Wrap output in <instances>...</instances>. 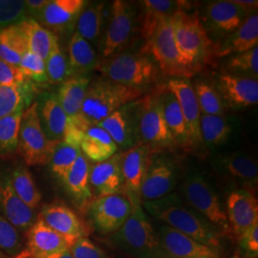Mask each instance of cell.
I'll return each mask as SVG.
<instances>
[{"instance_id":"cell-1","label":"cell","mask_w":258,"mask_h":258,"mask_svg":"<svg viewBox=\"0 0 258 258\" xmlns=\"http://www.w3.org/2000/svg\"><path fill=\"white\" fill-rule=\"evenodd\" d=\"M143 209L157 220L208 247L221 250L222 233L203 215L184 205L177 194L154 201L141 203Z\"/></svg>"},{"instance_id":"cell-2","label":"cell","mask_w":258,"mask_h":258,"mask_svg":"<svg viewBox=\"0 0 258 258\" xmlns=\"http://www.w3.org/2000/svg\"><path fill=\"white\" fill-rule=\"evenodd\" d=\"M176 45L184 64L194 75L213 57V47L197 13L178 11L171 17Z\"/></svg>"},{"instance_id":"cell-3","label":"cell","mask_w":258,"mask_h":258,"mask_svg":"<svg viewBox=\"0 0 258 258\" xmlns=\"http://www.w3.org/2000/svg\"><path fill=\"white\" fill-rule=\"evenodd\" d=\"M109 242L123 254L135 258H166L161 242L141 204L120 229L109 235Z\"/></svg>"},{"instance_id":"cell-4","label":"cell","mask_w":258,"mask_h":258,"mask_svg":"<svg viewBox=\"0 0 258 258\" xmlns=\"http://www.w3.org/2000/svg\"><path fill=\"white\" fill-rule=\"evenodd\" d=\"M147 89H140L99 80L90 83L83 101L81 118L87 124L96 125L129 102L141 99Z\"/></svg>"},{"instance_id":"cell-5","label":"cell","mask_w":258,"mask_h":258,"mask_svg":"<svg viewBox=\"0 0 258 258\" xmlns=\"http://www.w3.org/2000/svg\"><path fill=\"white\" fill-rule=\"evenodd\" d=\"M97 67L111 82L140 89H147L155 83L160 70L152 56L143 49L119 52L104 58Z\"/></svg>"},{"instance_id":"cell-6","label":"cell","mask_w":258,"mask_h":258,"mask_svg":"<svg viewBox=\"0 0 258 258\" xmlns=\"http://www.w3.org/2000/svg\"><path fill=\"white\" fill-rule=\"evenodd\" d=\"M181 190L188 206L203 215L222 234L231 232L221 199L206 176L196 170L189 171L184 177Z\"/></svg>"},{"instance_id":"cell-7","label":"cell","mask_w":258,"mask_h":258,"mask_svg":"<svg viewBox=\"0 0 258 258\" xmlns=\"http://www.w3.org/2000/svg\"><path fill=\"white\" fill-rule=\"evenodd\" d=\"M161 87L144 95L137 101V138L138 145L148 146L153 150L175 147L166 127L161 104Z\"/></svg>"},{"instance_id":"cell-8","label":"cell","mask_w":258,"mask_h":258,"mask_svg":"<svg viewBox=\"0 0 258 258\" xmlns=\"http://www.w3.org/2000/svg\"><path fill=\"white\" fill-rule=\"evenodd\" d=\"M60 142L47 138L38 117L37 102L32 103L23 112L19 134V148L28 166L49 164L56 146Z\"/></svg>"},{"instance_id":"cell-9","label":"cell","mask_w":258,"mask_h":258,"mask_svg":"<svg viewBox=\"0 0 258 258\" xmlns=\"http://www.w3.org/2000/svg\"><path fill=\"white\" fill-rule=\"evenodd\" d=\"M143 50L152 56L164 75L173 79H187L192 76L177 49L171 17L160 21L153 36Z\"/></svg>"},{"instance_id":"cell-10","label":"cell","mask_w":258,"mask_h":258,"mask_svg":"<svg viewBox=\"0 0 258 258\" xmlns=\"http://www.w3.org/2000/svg\"><path fill=\"white\" fill-rule=\"evenodd\" d=\"M178 177V165L168 153L154 150L140 189L141 203L154 201L172 194Z\"/></svg>"},{"instance_id":"cell-11","label":"cell","mask_w":258,"mask_h":258,"mask_svg":"<svg viewBox=\"0 0 258 258\" xmlns=\"http://www.w3.org/2000/svg\"><path fill=\"white\" fill-rule=\"evenodd\" d=\"M132 211L133 204L124 194L99 197L88 205L90 221L102 235H110L118 231Z\"/></svg>"},{"instance_id":"cell-12","label":"cell","mask_w":258,"mask_h":258,"mask_svg":"<svg viewBox=\"0 0 258 258\" xmlns=\"http://www.w3.org/2000/svg\"><path fill=\"white\" fill-rule=\"evenodd\" d=\"M137 22V11L127 1L116 0L112 4L110 21L102 46L104 58L121 52L128 43Z\"/></svg>"},{"instance_id":"cell-13","label":"cell","mask_w":258,"mask_h":258,"mask_svg":"<svg viewBox=\"0 0 258 258\" xmlns=\"http://www.w3.org/2000/svg\"><path fill=\"white\" fill-rule=\"evenodd\" d=\"M249 15L234 0L212 1L205 6L203 26L208 35L224 38L240 27Z\"/></svg>"},{"instance_id":"cell-14","label":"cell","mask_w":258,"mask_h":258,"mask_svg":"<svg viewBox=\"0 0 258 258\" xmlns=\"http://www.w3.org/2000/svg\"><path fill=\"white\" fill-rule=\"evenodd\" d=\"M215 171L235 184L254 194L257 187L258 167L252 157L244 151H236L217 157L212 164Z\"/></svg>"},{"instance_id":"cell-15","label":"cell","mask_w":258,"mask_h":258,"mask_svg":"<svg viewBox=\"0 0 258 258\" xmlns=\"http://www.w3.org/2000/svg\"><path fill=\"white\" fill-rule=\"evenodd\" d=\"M225 210L230 231L237 238L258 224L257 199L248 189H233L228 196Z\"/></svg>"},{"instance_id":"cell-16","label":"cell","mask_w":258,"mask_h":258,"mask_svg":"<svg viewBox=\"0 0 258 258\" xmlns=\"http://www.w3.org/2000/svg\"><path fill=\"white\" fill-rule=\"evenodd\" d=\"M215 87L223 103L231 108L241 109L257 104L258 81L255 79L222 73Z\"/></svg>"},{"instance_id":"cell-17","label":"cell","mask_w":258,"mask_h":258,"mask_svg":"<svg viewBox=\"0 0 258 258\" xmlns=\"http://www.w3.org/2000/svg\"><path fill=\"white\" fill-rule=\"evenodd\" d=\"M157 234L166 258H221L219 249L201 244L165 224L160 226Z\"/></svg>"},{"instance_id":"cell-18","label":"cell","mask_w":258,"mask_h":258,"mask_svg":"<svg viewBox=\"0 0 258 258\" xmlns=\"http://www.w3.org/2000/svg\"><path fill=\"white\" fill-rule=\"evenodd\" d=\"M137 101L125 104L96 124L109 134L118 148L125 151L138 145Z\"/></svg>"},{"instance_id":"cell-19","label":"cell","mask_w":258,"mask_h":258,"mask_svg":"<svg viewBox=\"0 0 258 258\" xmlns=\"http://www.w3.org/2000/svg\"><path fill=\"white\" fill-rule=\"evenodd\" d=\"M153 151L148 146L137 145L121 152L120 166L124 183V194L132 204H141V184Z\"/></svg>"},{"instance_id":"cell-20","label":"cell","mask_w":258,"mask_h":258,"mask_svg":"<svg viewBox=\"0 0 258 258\" xmlns=\"http://www.w3.org/2000/svg\"><path fill=\"white\" fill-rule=\"evenodd\" d=\"M166 87L175 95L184 115L187 130L189 148L198 147L202 144L200 119L201 111L194 90V85L188 79H171Z\"/></svg>"},{"instance_id":"cell-21","label":"cell","mask_w":258,"mask_h":258,"mask_svg":"<svg viewBox=\"0 0 258 258\" xmlns=\"http://www.w3.org/2000/svg\"><path fill=\"white\" fill-rule=\"evenodd\" d=\"M84 0H48L37 22L53 34L71 31L86 6Z\"/></svg>"},{"instance_id":"cell-22","label":"cell","mask_w":258,"mask_h":258,"mask_svg":"<svg viewBox=\"0 0 258 258\" xmlns=\"http://www.w3.org/2000/svg\"><path fill=\"white\" fill-rule=\"evenodd\" d=\"M121 152L102 163L91 166L89 184L92 194L97 198L112 194H124V183L121 173Z\"/></svg>"},{"instance_id":"cell-23","label":"cell","mask_w":258,"mask_h":258,"mask_svg":"<svg viewBox=\"0 0 258 258\" xmlns=\"http://www.w3.org/2000/svg\"><path fill=\"white\" fill-rule=\"evenodd\" d=\"M40 218L67 239L74 243L76 240L87 237V227L78 214L64 204L54 203L44 206Z\"/></svg>"},{"instance_id":"cell-24","label":"cell","mask_w":258,"mask_h":258,"mask_svg":"<svg viewBox=\"0 0 258 258\" xmlns=\"http://www.w3.org/2000/svg\"><path fill=\"white\" fill-rule=\"evenodd\" d=\"M73 243L50 228L40 217L31 226L27 232L29 254L34 258L48 255L69 249Z\"/></svg>"},{"instance_id":"cell-25","label":"cell","mask_w":258,"mask_h":258,"mask_svg":"<svg viewBox=\"0 0 258 258\" xmlns=\"http://www.w3.org/2000/svg\"><path fill=\"white\" fill-rule=\"evenodd\" d=\"M0 213L19 230H29L36 221L34 210L21 201L6 174H0Z\"/></svg>"},{"instance_id":"cell-26","label":"cell","mask_w":258,"mask_h":258,"mask_svg":"<svg viewBox=\"0 0 258 258\" xmlns=\"http://www.w3.org/2000/svg\"><path fill=\"white\" fill-rule=\"evenodd\" d=\"M258 45L257 12L249 14L233 33L214 44L213 57H225L247 52Z\"/></svg>"},{"instance_id":"cell-27","label":"cell","mask_w":258,"mask_h":258,"mask_svg":"<svg viewBox=\"0 0 258 258\" xmlns=\"http://www.w3.org/2000/svg\"><path fill=\"white\" fill-rule=\"evenodd\" d=\"M78 145L83 156L97 163L108 160L119 150L104 129L87 123L81 127Z\"/></svg>"},{"instance_id":"cell-28","label":"cell","mask_w":258,"mask_h":258,"mask_svg":"<svg viewBox=\"0 0 258 258\" xmlns=\"http://www.w3.org/2000/svg\"><path fill=\"white\" fill-rule=\"evenodd\" d=\"M140 4L142 12L137 20L140 23V33L145 39V44L153 36L162 19L172 17L178 11H186V6H188L184 1L173 0H144Z\"/></svg>"},{"instance_id":"cell-29","label":"cell","mask_w":258,"mask_h":258,"mask_svg":"<svg viewBox=\"0 0 258 258\" xmlns=\"http://www.w3.org/2000/svg\"><path fill=\"white\" fill-rule=\"evenodd\" d=\"M90 168L87 159L81 152L73 166L61 179L65 189L81 208L89 205L92 201L93 194L89 184Z\"/></svg>"},{"instance_id":"cell-30","label":"cell","mask_w":258,"mask_h":258,"mask_svg":"<svg viewBox=\"0 0 258 258\" xmlns=\"http://www.w3.org/2000/svg\"><path fill=\"white\" fill-rule=\"evenodd\" d=\"M38 106V117L47 138L53 142L63 141L68 117L55 94L46 95Z\"/></svg>"},{"instance_id":"cell-31","label":"cell","mask_w":258,"mask_h":258,"mask_svg":"<svg viewBox=\"0 0 258 258\" xmlns=\"http://www.w3.org/2000/svg\"><path fill=\"white\" fill-rule=\"evenodd\" d=\"M161 104L166 127L173 138L175 146L189 148L183 112L175 95L166 87V85L161 87Z\"/></svg>"},{"instance_id":"cell-32","label":"cell","mask_w":258,"mask_h":258,"mask_svg":"<svg viewBox=\"0 0 258 258\" xmlns=\"http://www.w3.org/2000/svg\"><path fill=\"white\" fill-rule=\"evenodd\" d=\"M89 84L90 79L85 76H75L61 83L56 98L69 120L81 119V110Z\"/></svg>"},{"instance_id":"cell-33","label":"cell","mask_w":258,"mask_h":258,"mask_svg":"<svg viewBox=\"0 0 258 258\" xmlns=\"http://www.w3.org/2000/svg\"><path fill=\"white\" fill-rule=\"evenodd\" d=\"M18 24L25 38L28 51L45 60L52 49L58 43L57 37L32 18H26Z\"/></svg>"},{"instance_id":"cell-34","label":"cell","mask_w":258,"mask_h":258,"mask_svg":"<svg viewBox=\"0 0 258 258\" xmlns=\"http://www.w3.org/2000/svg\"><path fill=\"white\" fill-rule=\"evenodd\" d=\"M35 86L30 81L0 86V119L18 111L26 110L32 104Z\"/></svg>"},{"instance_id":"cell-35","label":"cell","mask_w":258,"mask_h":258,"mask_svg":"<svg viewBox=\"0 0 258 258\" xmlns=\"http://www.w3.org/2000/svg\"><path fill=\"white\" fill-rule=\"evenodd\" d=\"M68 62L73 76H83L99 64V60L90 42L76 31L68 45Z\"/></svg>"},{"instance_id":"cell-36","label":"cell","mask_w":258,"mask_h":258,"mask_svg":"<svg viewBox=\"0 0 258 258\" xmlns=\"http://www.w3.org/2000/svg\"><path fill=\"white\" fill-rule=\"evenodd\" d=\"M27 45L19 24L0 29V58L19 67L27 52Z\"/></svg>"},{"instance_id":"cell-37","label":"cell","mask_w":258,"mask_h":258,"mask_svg":"<svg viewBox=\"0 0 258 258\" xmlns=\"http://www.w3.org/2000/svg\"><path fill=\"white\" fill-rule=\"evenodd\" d=\"M200 130L202 143L214 148L227 142L231 136V125L224 116L201 114Z\"/></svg>"},{"instance_id":"cell-38","label":"cell","mask_w":258,"mask_h":258,"mask_svg":"<svg viewBox=\"0 0 258 258\" xmlns=\"http://www.w3.org/2000/svg\"><path fill=\"white\" fill-rule=\"evenodd\" d=\"M105 4L102 2L92 3L84 7L77 20L76 32L88 42H96L101 35L103 10Z\"/></svg>"},{"instance_id":"cell-39","label":"cell","mask_w":258,"mask_h":258,"mask_svg":"<svg viewBox=\"0 0 258 258\" xmlns=\"http://www.w3.org/2000/svg\"><path fill=\"white\" fill-rule=\"evenodd\" d=\"M10 181L21 201L32 210L37 209L41 201V194L27 168L23 166L15 168L10 174Z\"/></svg>"},{"instance_id":"cell-40","label":"cell","mask_w":258,"mask_h":258,"mask_svg":"<svg viewBox=\"0 0 258 258\" xmlns=\"http://www.w3.org/2000/svg\"><path fill=\"white\" fill-rule=\"evenodd\" d=\"M194 90L201 114L224 116L225 104L214 84L208 81L197 80L194 83Z\"/></svg>"},{"instance_id":"cell-41","label":"cell","mask_w":258,"mask_h":258,"mask_svg":"<svg viewBox=\"0 0 258 258\" xmlns=\"http://www.w3.org/2000/svg\"><path fill=\"white\" fill-rule=\"evenodd\" d=\"M228 74L258 79V47L236 55H230L225 63Z\"/></svg>"},{"instance_id":"cell-42","label":"cell","mask_w":258,"mask_h":258,"mask_svg":"<svg viewBox=\"0 0 258 258\" xmlns=\"http://www.w3.org/2000/svg\"><path fill=\"white\" fill-rule=\"evenodd\" d=\"M45 71L48 83L53 84L63 83L73 76L70 70L68 57L60 49L58 43L55 44L45 59Z\"/></svg>"},{"instance_id":"cell-43","label":"cell","mask_w":258,"mask_h":258,"mask_svg":"<svg viewBox=\"0 0 258 258\" xmlns=\"http://www.w3.org/2000/svg\"><path fill=\"white\" fill-rule=\"evenodd\" d=\"M24 111H18L0 119V154L11 153L18 148L20 122Z\"/></svg>"},{"instance_id":"cell-44","label":"cell","mask_w":258,"mask_h":258,"mask_svg":"<svg viewBox=\"0 0 258 258\" xmlns=\"http://www.w3.org/2000/svg\"><path fill=\"white\" fill-rule=\"evenodd\" d=\"M81 152L80 148L61 141L55 148L49 162L53 174L61 180L68 169L73 166Z\"/></svg>"},{"instance_id":"cell-45","label":"cell","mask_w":258,"mask_h":258,"mask_svg":"<svg viewBox=\"0 0 258 258\" xmlns=\"http://www.w3.org/2000/svg\"><path fill=\"white\" fill-rule=\"evenodd\" d=\"M0 249L7 255L17 257L22 254V240L16 229L0 213Z\"/></svg>"},{"instance_id":"cell-46","label":"cell","mask_w":258,"mask_h":258,"mask_svg":"<svg viewBox=\"0 0 258 258\" xmlns=\"http://www.w3.org/2000/svg\"><path fill=\"white\" fill-rule=\"evenodd\" d=\"M20 71L28 81H33L37 83H48L45 60L39 55L27 51L21 58L19 65Z\"/></svg>"},{"instance_id":"cell-47","label":"cell","mask_w":258,"mask_h":258,"mask_svg":"<svg viewBox=\"0 0 258 258\" xmlns=\"http://www.w3.org/2000/svg\"><path fill=\"white\" fill-rule=\"evenodd\" d=\"M26 18L25 1L0 0V29L18 24Z\"/></svg>"},{"instance_id":"cell-48","label":"cell","mask_w":258,"mask_h":258,"mask_svg":"<svg viewBox=\"0 0 258 258\" xmlns=\"http://www.w3.org/2000/svg\"><path fill=\"white\" fill-rule=\"evenodd\" d=\"M74 258H109L107 253L87 237L76 240L69 248Z\"/></svg>"},{"instance_id":"cell-49","label":"cell","mask_w":258,"mask_h":258,"mask_svg":"<svg viewBox=\"0 0 258 258\" xmlns=\"http://www.w3.org/2000/svg\"><path fill=\"white\" fill-rule=\"evenodd\" d=\"M240 249L249 258H256L258 255V224L245 231L239 238Z\"/></svg>"},{"instance_id":"cell-50","label":"cell","mask_w":258,"mask_h":258,"mask_svg":"<svg viewBox=\"0 0 258 258\" xmlns=\"http://www.w3.org/2000/svg\"><path fill=\"white\" fill-rule=\"evenodd\" d=\"M27 81L19 67L10 64L0 58V86L20 84Z\"/></svg>"},{"instance_id":"cell-51","label":"cell","mask_w":258,"mask_h":258,"mask_svg":"<svg viewBox=\"0 0 258 258\" xmlns=\"http://www.w3.org/2000/svg\"><path fill=\"white\" fill-rule=\"evenodd\" d=\"M48 0H27L25 1L26 14L30 15L32 19H36L39 17L40 13L46 6Z\"/></svg>"},{"instance_id":"cell-52","label":"cell","mask_w":258,"mask_h":258,"mask_svg":"<svg viewBox=\"0 0 258 258\" xmlns=\"http://www.w3.org/2000/svg\"><path fill=\"white\" fill-rule=\"evenodd\" d=\"M43 258H74L72 256V254L70 253L69 249L64 250V251H60V252H57V253H54V254H51V255H48L46 257Z\"/></svg>"},{"instance_id":"cell-53","label":"cell","mask_w":258,"mask_h":258,"mask_svg":"<svg viewBox=\"0 0 258 258\" xmlns=\"http://www.w3.org/2000/svg\"><path fill=\"white\" fill-rule=\"evenodd\" d=\"M112 258H135L132 257V256H129L126 254H118V255H114Z\"/></svg>"},{"instance_id":"cell-54","label":"cell","mask_w":258,"mask_h":258,"mask_svg":"<svg viewBox=\"0 0 258 258\" xmlns=\"http://www.w3.org/2000/svg\"><path fill=\"white\" fill-rule=\"evenodd\" d=\"M0 258H9L7 254H5L1 249H0Z\"/></svg>"},{"instance_id":"cell-55","label":"cell","mask_w":258,"mask_h":258,"mask_svg":"<svg viewBox=\"0 0 258 258\" xmlns=\"http://www.w3.org/2000/svg\"><path fill=\"white\" fill-rule=\"evenodd\" d=\"M229 258H242L240 257L239 255H232V256H231V257Z\"/></svg>"}]
</instances>
